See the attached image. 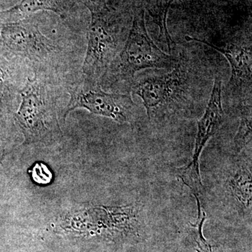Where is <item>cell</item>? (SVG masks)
I'll return each instance as SVG.
<instances>
[{"mask_svg":"<svg viewBox=\"0 0 252 252\" xmlns=\"http://www.w3.org/2000/svg\"><path fill=\"white\" fill-rule=\"evenodd\" d=\"M20 94L21 103L15 119L25 142H46L59 135L55 100L46 84L34 75L28 79Z\"/></svg>","mask_w":252,"mask_h":252,"instance_id":"cell-1","label":"cell"},{"mask_svg":"<svg viewBox=\"0 0 252 252\" xmlns=\"http://www.w3.org/2000/svg\"><path fill=\"white\" fill-rule=\"evenodd\" d=\"M175 66V59L162 51L149 36L144 11L141 9L134 17L125 46L120 54L119 69L121 74L130 79L143 69L157 68L171 70Z\"/></svg>","mask_w":252,"mask_h":252,"instance_id":"cell-2","label":"cell"},{"mask_svg":"<svg viewBox=\"0 0 252 252\" xmlns=\"http://www.w3.org/2000/svg\"><path fill=\"white\" fill-rule=\"evenodd\" d=\"M224 117L222 105V80L220 77H216L206 109L198 122L191 159L177 170V177L190 189L194 196H200L203 190L199 164L200 155L208 141L220 130Z\"/></svg>","mask_w":252,"mask_h":252,"instance_id":"cell-3","label":"cell"},{"mask_svg":"<svg viewBox=\"0 0 252 252\" xmlns=\"http://www.w3.org/2000/svg\"><path fill=\"white\" fill-rule=\"evenodd\" d=\"M70 100L64 118L74 109L84 108L96 115L109 118L124 124L128 122L135 104L130 94H109L89 81L74 86L69 91Z\"/></svg>","mask_w":252,"mask_h":252,"instance_id":"cell-4","label":"cell"},{"mask_svg":"<svg viewBox=\"0 0 252 252\" xmlns=\"http://www.w3.org/2000/svg\"><path fill=\"white\" fill-rule=\"evenodd\" d=\"M0 49L34 62L45 61L57 46L44 36L35 23L23 19L0 22Z\"/></svg>","mask_w":252,"mask_h":252,"instance_id":"cell-5","label":"cell"},{"mask_svg":"<svg viewBox=\"0 0 252 252\" xmlns=\"http://www.w3.org/2000/svg\"><path fill=\"white\" fill-rule=\"evenodd\" d=\"M109 14L91 16L83 64V73L89 81H96L103 75L117 51V41L109 24Z\"/></svg>","mask_w":252,"mask_h":252,"instance_id":"cell-6","label":"cell"},{"mask_svg":"<svg viewBox=\"0 0 252 252\" xmlns=\"http://www.w3.org/2000/svg\"><path fill=\"white\" fill-rule=\"evenodd\" d=\"M167 72L144 77L134 86V94L142 99L149 119L168 104L180 89V76L177 68Z\"/></svg>","mask_w":252,"mask_h":252,"instance_id":"cell-7","label":"cell"},{"mask_svg":"<svg viewBox=\"0 0 252 252\" xmlns=\"http://www.w3.org/2000/svg\"><path fill=\"white\" fill-rule=\"evenodd\" d=\"M186 41H195L210 46L223 55L229 63L231 69L230 84L235 87L250 86L252 84V56L251 46L230 44L218 46L205 39L187 35Z\"/></svg>","mask_w":252,"mask_h":252,"instance_id":"cell-8","label":"cell"},{"mask_svg":"<svg viewBox=\"0 0 252 252\" xmlns=\"http://www.w3.org/2000/svg\"><path fill=\"white\" fill-rule=\"evenodd\" d=\"M69 0H21L9 9L0 11V22H15L39 11H51L60 17H67Z\"/></svg>","mask_w":252,"mask_h":252,"instance_id":"cell-9","label":"cell"},{"mask_svg":"<svg viewBox=\"0 0 252 252\" xmlns=\"http://www.w3.org/2000/svg\"><path fill=\"white\" fill-rule=\"evenodd\" d=\"M230 189L233 196L246 207L252 205V175L248 168L242 167L232 177Z\"/></svg>","mask_w":252,"mask_h":252,"instance_id":"cell-10","label":"cell"},{"mask_svg":"<svg viewBox=\"0 0 252 252\" xmlns=\"http://www.w3.org/2000/svg\"><path fill=\"white\" fill-rule=\"evenodd\" d=\"M252 141L251 107H245L242 112L241 121L234 138V151L239 154Z\"/></svg>","mask_w":252,"mask_h":252,"instance_id":"cell-11","label":"cell"},{"mask_svg":"<svg viewBox=\"0 0 252 252\" xmlns=\"http://www.w3.org/2000/svg\"><path fill=\"white\" fill-rule=\"evenodd\" d=\"M196 199L197 209H198V217L196 222L194 224L191 223L192 235L193 240H195L196 248L195 251L197 252H215L210 244L206 240L203 235V225L206 220V214L204 212L203 207H201L200 198L195 196Z\"/></svg>","mask_w":252,"mask_h":252,"instance_id":"cell-12","label":"cell"},{"mask_svg":"<svg viewBox=\"0 0 252 252\" xmlns=\"http://www.w3.org/2000/svg\"><path fill=\"white\" fill-rule=\"evenodd\" d=\"M12 95V84L9 72L0 63V109L4 108L9 103Z\"/></svg>","mask_w":252,"mask_h":252,"instance_id":"cell-13","label":"cell"},{"mask_svg":"<svg viewBox=\"0 0 252 252\" xmlns=\"http://www.w3.org/2000/svg\"><path fill=\"white\" fill-rule=\"evenodd\" d=\"M90 11L91 16L107 15L110 12L106 0H79Z\"/></svg>","mask_w":252,"mask_h":252,"instance_id":"cell-14","label":"cell"}]
</instances>
